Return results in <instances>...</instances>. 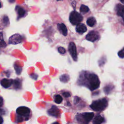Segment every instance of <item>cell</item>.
I'll return each instance as SVG.
<instances>
[{
	"label": "cell",
	"instance_id": "9",
	"mask_svg": "<svg viewBox=\"0 0 124 124\" xmlns=\"http://www.w3.org/2000/svg\"><path fill=\"white\" fill-rule=\"evenodd\" d=\"M47 112L49 115L52 117H55L56 118H58V116H60V110L59 108L55 105H52L47 110Z\"/></svg>",
	"mask_w": 124,
	"mask_h": 124
},
{
	"label": "cell",
	"instance_id": "24",
	"mask_svg": "<svg viewBox=\"0 0 124 124\" xmlns=\"http://www.w3.org/2000/svg\"><path fill=\"white\" fill-rule=\"evenodd\" d=\"M58 51L61 54H64L66 53V50L62 46H59L57 48Z\"/></svg>",
	"mask_w": 124,
	"mask_h": 124
},
{
	"label": "cell",
	"instance_id": "17",
	"mask_svg": "<svg viewBox=\"0 0 124 124\" xmlns=\"http://www.w3.org/2000/svg\"><path fill=\"white\" fill-rule=\"evenodd\" d=\"M14 88L16 89H19L21 87V82L18 79H16L13 81Z\"/></svg>",
	"mask_w": 124,
	"mask_h": 124
},
{
	"label": "cell",
	"instance_id": "22",
	"mask_svg": "<svg viewBox=\"0 0 124 124\" xmlns=\"http://www.w3.org/2000/svg\"><path fill=\"white\" fill-rule=\"evenodd\" d=\"M6 46V44L3 39V34L2 32H0V47H5Z\"/></svg>",
	"mask_w": 124,
	"mask_h": 124
},
{
	"label": "cell",
	"instance_id": "30",
	"mask_svg": "<svg viewBox=\"0 0 124 124\" xmlns=\"http://www.w3.org/2000/svg\"><path fill=\"white\" fill-rule=\"evenodd\" d=\"M3 118H2L1 116H0V124H2V123H3Z\"/></svg>",
	"mask_w": 124,
	"mask_h": 124
},
{
	"label": "cell",
	"instance_id": "12",
	"mask_svg": "<svg viewBox=\"0 0 124 124\" xmlns=\"http://www.w3.org/2000/svg\"><path fill=\"white\" fill-rule=\"evenodd\" d=\"M13 80L11 79H9L7 78H3L1 80L0 84L3 87L7 88L12 85V84H13Z\"/></svg>",
	"mask_w": 124,
	"mask_h": 124
},
{
	"label": "cell",
	"instance_id": "2",
	"mask_svg": "<svg viewBox=\"0 0 124 124\" xmlns=\"http://www.w3.org/2000/svg\"><path fill=\"white\" fill-rule=\"evenodd\" d=\"M17 114V122H22L23 121H28L31 116V109L25 106L18 107L16 110Z\"/></svg>",
	"mask_w": 124,
	"mask_h": 124
},
{
	"label": "cell",
	"instance_id": "15",
	"mask_svg": "<svg viewBox=\"0 0 124 124\" xmlns=\"http://www.w3.org/2000/svg\"><path fill=\"white\" fill-rule=\"evenodd\" d=\"M86 23L89 26L93 27L96 24V19L94 17H90L87 19Z\"/></svg>",
	"mask_w": 124,
	"mask_h": 124
},
{
	"label": "cell",
	"instance_id": "28",
	"mask_svg": "<svg viewBox=\"0 0 124 124\" xmlns=\"http://www.w3.org/2000/svg\"><path fill=\"white\" fill-rule=\"evenodd\" d=\"M80 99V98L78 97H77V96H75V97L74 98V103L75 104H77L78 101H79V100Z\"/></svg>",
	"mask_w": 124,
	"mask_h": 124
},
{
	"label": "cell",
	"instance_id": "20",
	"mask_svg": "<svg viewBox=\"0 0 124 124\" xmlns=\"http://www.w3.org/2000/svg\"><path fill=\"white\" fill-rule=\"evenodd\" d=\"M79 10H80V12L82 14H85L89 11V9L88 7L83 4L81 5Z\"/></svg>",
	"mask_w": 124,
	"mask_h": 124
},
{
	"label": "cell",
	"instance_id": "13",
	"mask_svg": "<svg viewBox=\"0 0 124 124\" xmlns=\"http://www.w3.org/2000/svg\"><path fill=\"white\" fill-rule=\"evenodd\" d=\"M105 121L104 118L100 114L96 115L93 119V124H101Z\"/></svg>",
	"mask_w": 124,
	"mask_h": 124
},
{
	"label": "cell",
	"instance_id": "26",
	"mask_svg": "<svg viewBox=\"0 0 124 124\" xmlns=\"http://www.w3.org/2000/svg\"><path fill=\"white\" fill-rule=\"evenodd\" d=\"M124 49H122L121 50H120L118 53V55L119 57L121 58H124Z\"/></svg>",
	"mask_w": 124,
	"mask_h": 124
},
{
	"label": "cell",
	"instance_id": "3",
	"mask_svg": "<svg viewBox=\"0 0 124 124\" xmlns=\"http://www.w3.org/2000/svg\"><path fill=\"white\" fill-rule=\"evenodd\" d=\"M108 106V101L106 98H102L93 101L90 105V107L94 111H102Z\"/></svg>",
	"mask_w": 124,
	"mask_h": 124
},
{
	"label": "cell",
	"instance_id": "34",
	"mask_svg": "<svg viewBox=\"0 0 124 124\" xmlns=\"http://www.w3.org/2000/svg\"><path fill=\"white\" fill-rule=\"evenodd\" d=\"M57 1H60V0H57Z\"/></svg>",
	"mask_w": 124,
	"mask_h": 124
},
{
	"label": "cell",
	"instance_id": "31",
	"mask_svg": "<svg viewBox=\"0 0 124 124\" xmlns=\"http://www.w3.org/2000/svg\"><path fill=\"white\" fill-rule=\"evenodd\" d=\"M9 0V1L10 2H11V3H13V2H14V1H15V0Z\"/></svg>",
	"mask_w": 124,
	"mask_h": 124
},
{
	"label": "cell",
	"instance_id": "4",
	"mask_svg": "<svg viewBox=\"0 0 124 124\" xmlns=\"http://www.w3.org/2000/svg\"><path fill=\"white\" fill-rule=\"evenodd\" d=\"M93 112H83L82 113H78L76 118L79 123L88 124L93 118Z\"/></svg>",
	"mask_w": 124,
	"mask_h": 124
},
{
	"label": "cell",
	"instance_id": "33",
	"mask_svg": "<svg viewBox=\"0 0 124 124\" xmlns=\"http://www.w3.org/2000/svg\"><path fill=\"white\" fill-rule=\"evenodd\" d=\"M1 3L0 2V8H1Z\"/></svg>",
	"mask_w": 124,
	"mask_h": 124
},
{
	"label": "cell",
	"instance_id": "14",
	"mask_svg": "<svg viewBox=\"0 0 124 124\" xmlns=\"http://www.w3.org/2000/svg\"><path fill=\"white\" fill-rule=\"evenodd\" d=\"M117 14L118 16H120L123 19L124 17V7L121 4H118L116 6Z\"/></svg>",
	"mask_w": 124,
	"mask_h": 124
},
{
	"label": "cell",
	"instance_id": "23",
	"mask_svg": "<svg viewBox=\"0 0 124 124\" xmlns=\"http://www.w3.org/2000/svg\"><path fill=\"white\" fill-rule=\"evenodd\" d=\"M14 68L15 69V71L16 72V73L17 75H20L21 72H22V68L20 66H17L16 64H15L14 65Z\"/></svg>",
	"mask_w": 124,
	"mask_h": 124
},
{
	"label": "cell",
	"instance_id": "16",
	"mask_svg": "<svg viewBox=\"0 0 124 124\" xmlns=\"http://www.w3.org/2000/svg\"><path fill=\"white\" fill-rule=\"evenodd\" d=\"M59 78L61 82L63 83H66L69 80L70 76L67 74H64L60 76Z\"/></svg>",
	"mask_w": 124,
	"mask_h": 124
},
{
	"label": "cell",
	"instance_id": "11",
	"mask_svg": "<svg viewBox=\"0 0 124 124\" xmlns=\"http://www.w3.org/2000/svg\"><path fill=\"white\" fill-rule=\"evenodd\" d=\"M87 30V28L86 26L83 23H79V24L77 25L76 28V31L79 34H83Z\"/></svg>",
	"mask_w": 124,
	"mask_h": 124
},
{
	"label": "cell",
	"instance_id": "1",
	"mask_svg": "<svg viewBox=\"0 0 124 124\" xmlns=\"http://www.w3.org/2000/svg\"><path fill=\"white\" fill-rule=\"evenodd\" d=\"M78 85L87 87L91 91L97 89L100 86V80L97 75L88 71H82L78 79Z\"/></svg>",
	"mask_w": 124,
	"mask_h": 124
},
{
	"label": "cell",
	"instance_id": "21",
	"mask_svg": "<svg viewBox=\"0 0 124 124\" xmlns=\"http://www.w3.org/2000/svg\"><path fill=\"white\" fill-rule=\"evenodd\" d=\"M17 13L19 17H23L25 14V11L21 7H18L17 9Z\"/></svg>",
	"mask_w": 124,
	"mask_h": 124
},
{
	"label": "cell",
	"instance_id": "10",
	"mask_svg": "<svg viewBox=\"0 0 124 124\" xmlns=\"http://www.w3.org/2000/svg\"><path fill=\"white\" fill-rule=\"evenodd\" d=\"M57 29L60 32L63 36H66L68 34V30L66 26L64 23H58Z\"/></svg>",
	"mask_w": 124,
	"mask_h": 124
},
{
	"label": "cell",
	"instance_id": "7",
	"mask_svg": "<svg viewBox=\"0 0 124 124\" xmlns=\"http://www.w3.org/2000/svg\"><path fill=\"white\" fill-rule=\"evenodd\" d=\"M68 51L71 55V57H72L73 59L75 61H77L78 60V54H77V47L76 46L75 44L71 42L69 43L68 47Z\"/></svg>",
	"mask_w": 124,
	"mask_h": 124
},
{
	"label": "cell",
	"instance_id": "8",
	"mask_svg": "<svg viewBox=\"0 0 124 124\" xmlns=\"http://www.w3.org/2000/svg\"><path fill=\"white\" fill-rule=\"evenodd\" d=\"M22 41V37L19 34H15L12 35L9 39V44L12 45H17Z\"/></svg>",
	"mask_w": 124,
	"mask_h": 124
},
{
	"label": "cell",
	"instance_id": "18",
	"mask_svg": "<svg viewBox=\"0 0 124 124\" xmlns=\"http://www.w3.org/2000/svg\"><path fill=\"white\" fill-rule=\"evenodd\" d=\"M113 89V86L112 85H107L104 88V92L106 94L109 93Z\"/></svg>",
	"mask_w": 124,
	"mask_h": 124
},
{
	"label": "cell",
	"instance_id": "6",
	"mask_svg": "<svg viewBox=\"0 0 124 124\" xmlns=\"http://www.w3.org/2000/svg\"><path fill=\"white\" fill-rule=\"evenodd\" d=\"M85 38L88 41L94 42L100 38V34L97 31H91L86 35Z\"/></svg>",
	"mask_w": 124,
	"mask_h": 124
},
{
	"label": "cell",
	"instance_id": "25",
	"mask_svg": "<svg viewBox=\"0 0 124 124\" xmlns=\"http://www.w3.org/2000/svg\"><path fill=\"white\" fill-rule=\"evenodd\" d=\"M9 19L7 16H4L3 18V23L5 26H7L9 24Z\"/></svg>",
	"mask_w": 124,
	"mask_h": 124
},
{
	"label": "cell",
	"instance_id": "19",
	"mask_svg": "<svg viewBox=\"0 0 124 124\" xmlns=\"http://www.w3.org/2000/svg\"><path fill=\"white\" fill-rule=\"evenodd\" d=\"M54 101L56 104H61L62 101V98L60 94H56L54 97Z\"/></svg>",
	"mask_w": 124,
	"mask_h": 124
},
{
	"label": "cell",
	"instance_id": "5",
	"mask_svg": "<svg viewBox=\"0 0 124 124\" xmlns=\"http://www.w3.org/2000/svg\"><path fill=\"white\" fill-rule=\"evenodd\" d=\"M83 20V16L78 12L73 11L69 15V21L73 25H77Z\"/></svg>",
	"mask_w": 124,
	"mask_h": 124
},
{
	"label": "cell",
	"instance_id": "29",
	"mask_svg": "<svg viewBox=\"0 0 124 124\" xmlns=\"http://www.w3.org/2000/svg\"><path fill=\"white\" fill-rule=\"evenodd\" d=\"M3 104V98L0 97V107H1Z\"/></svg>",
	"mask_w": 124,
	"mask_h": 124
},
{
	"label": "cell",
	"instance_id": "32",
	"mask_svg": "<svg viewBox=\"0 0 124 124\" xmlns=\"http://www.w3.org/2000/svg\"><path fill=\"white\" fill-rule=\"evenodd\" d=\"M121 1L122 3H124V0H121Z\"/></svg>",
	"mask_w": 124,
	"mask_h": 124
},
{
	"label": "cell",
	"instance_id": "27",
	"mask_svg": "<svg viewBox=\"0 0 124 124\" xmlns=\"http://www.w3.org/2000/svg\"><path fill=\"white\" fill-rule=\"evenodd\" d=\"M62 95L65 98H68L71 96V93L68 92H65L62 93Z\"/></svg>",
	"mask_w": 124,
	"mask_h": 124
}]
</instances>
